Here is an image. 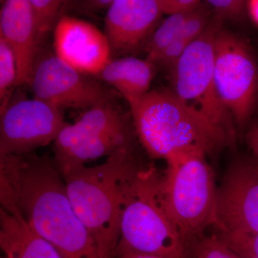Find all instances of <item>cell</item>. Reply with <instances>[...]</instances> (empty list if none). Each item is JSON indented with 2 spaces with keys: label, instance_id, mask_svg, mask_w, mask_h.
<instances>
[{
  "label": "cell",
  "instance_id": "d4e9b609",
  "mask_svg": "<svg viewBox=\"0 0 258 258\" xmlns=\"http://www.w3.org/2000/svg\"><path fill=\"white\" fill-rule=\"evenodd\" d=\"M112 258H161L157 256L141 253L122 247L118 244Z\"/></svg>",
  "mask_w": 258,
  "mask_h": 258
},
{
  "label": "cell",
  "instance_id": "3957f363",
  "mask_svg": "<svg viewBox=\"0 0 258 258\" xmlns=\"http://www.w3.org/2000/svg\"><path fill=\"white\" fill-rule=\"evenodd\" d=\"M128 103L136 134L155 159L166 160L176 152L194 149L211 155L235 142L188 109L171 89L152 90Z\"/></svg>",
  "mask_w": 258,
  "mask_h": 258
},
{
  "label": "cell",
  "instance_id": "ac0fdd59",
  "mask_svg": "<svg viewBox=\"0 0 258 258\" xmlns=\"http://www.w3.org/2000/svg\"><path fill=\"white\" fill-rule=\"evenodd\" d=\"M189 15H170L156 29L146 47L147 60L157 62L164 51L179 36Z\"/></svg>",
  "mask_w": 258,
  "mask_h": 258
},
{
  "label": "cell",
  "instance_id": "2e32d148",
  "mask_svg": "<svg viewBox=\"0 0 258 258\" xmlns=\"http://www.w3.org/2000/svg\"><path fill=\"white\" fill-rule=\"evenodd\" d=\"M155 72L156 64L150 61L127 56L111 59L98 76L129 101L150 91Z\"/></svg>",
  "mask_w": 258,
  "mask_h": 258
},
{
  "label": "cell",
  "instance_id": "8992f818",
  "mask_svg": "<svg viewBox=\"0 0 258 258\" xmlns=\"http://www.w3.org/2000/svg\"><path fill=\"white\" fill-rule=\"evenodd\" d=\"M221 22L214 18L208 28L170 68V89L188 109L235 139L233 118L215 86V40Z\"/></svg>",
  "mask_w": 258,
  "mask_h": 258
},
{
  "label": "cell",
  "instance_id": "83f0119b",
  "mask_svg": "<svg viewBox=\"0 0 258 258\" xmlns=\"http://www.w3.org/2000/svg\"><path fill=\"white\" fill-rule=\"evenodd\" d=\"M1 258H5V257H2Z\"/></svg>",
  "mask_w": 258,
  "mask_h": 258
},
{
  "label": "cell",
  "instance_id": "4fadbf2b",
  "mask_svg": "<svg viewBox=\"0 0 258 258\" xmlns=\"http://www.w3.org/2000/svg\"><path fill=\"white\" fill-rule=\"evenodd\" d=\"M132 138L101 134L75 123H66L54 142V164L62 178L98 158L131 148Z\"/></svg>",
  "mask_w": 258,
  "mask_h": 258
},
{
  "label": "cell",
  "instance_id": "9c48e42d",
  "mask_svg": "<svg viewBox=\"0 0 258 258\" xmlns=\"http://www.w3.org/2000/svg\"><path fill=\"white\" fill-rule=\"evenodd\" d=\"M61 112L36 98L10 99L1 111L0 157L30 154L55 142L66 123Z\"/></svg>",
  "mask_w": 258,
  "mask_h": 258
},
{
  "label": "cell",
  "instance_id": "e0dca14e",
  "mask_svg": "<svg viewBox=\"0 0 258 258\" xmlns=\"http://www.w3.org/2000/svg\"><path fill=\"white\" fill-rule=\"evenodd\" d=\"M37 43L42 51L49 33L55 30L62 16L64 1L60 0H29Z\"/></svg>",
  "mask_w": 258,
  "mask_h": 258
},
{
  "label": "cell",
  "instance_id": "4316f807",
  "mask_svg": "<svg viewBox=\"0 0 258 258\" xmlns=\"http://www.w3.org/2000/svg\"><path fill=\"white\" fill-rule=\"evenodd\" d=\"M247 9L250 18L258 26V0H250L247 2Z\"/></svg>",
  "mask_w": 258,
  "mask_h": 258
},
{
  "label": "cell",
  "instance_id": "277c9868",
  "mask_svg": "<svg viewBox=\"0 0 258 258\" xmlns=\"http://www.w3.org/2000/svg\"><path fill=\"white\" fill-rule=\"evenodd\" d=\"M160 181L154 168L139 171L123 209L118 244L161 258H187V242L168 215Z\"/></svg>",
  "mask_w": 258,
  "mask_h": 258
},
{
  "label": "cell",
  "instance_id": "ba28073f",
  "mask_svg": "<svg viewBox=\"0 0 258 258\" xmlns=\"http://www.w3.org/2000/svg\"><path fill=\"white\" fill-rule=\"evenodd\" d=\"M29 86L34 98L62 111L91 109L113 101V93L103 85L60 60L55 54L37 57Z\"/></svg>",
  "mask_w": 258,
  "mask_h": 258
},
{
  "label": "cell",
  "instance_id": "7c38bea8",
  "mask_svg": "<svg viewBox=\"0 0 258 258\" xmlns=\"http://www.w3.org/2000/svg\"><path fill=\"white\" fill-rule=\"evenodd\" d=\"M53 47L60 60L88 76H98L111 60L104 32L93 24L69 15H62L56 25Z\"/></svg>",
  "mask_w": 258,
  "mask_h": 258
},
{
  "label": "cell",
  "instance_id": "7402d4cb",
  "mask_svg": "<svg viewBox=\"0 0 258 258\" xmlns=\"http://www.w3.org/2000/svg\"><path fill=\"white\" fill-rule=\"evenodd\" d=\"M205 4L211 8L215 19L221 22L240 18L247 8V2L242 0H208Z\"/></svg>",
  "mask_w": 258,
  "mask_h": 258
},
{
  "label": "cell",
  "instance_id": "9a60e30c",
  "mask_svg": "<svg viewBox=\"0 0 258 258\" xmlns=\"http://www.w3.org/2000/svg\"><path fill=\"white\" fill-rule=\"evenodd\" d=\"M1 203L0 247L5 258H63L32 230L14 205Z\"/></svg>",
  "mask_w": 258,
  "mask_h": 258
},
{
  "label": "cell",
  "instance_id": "5b68a950",
  "mask_svg": "<svg viewBox=\"0 0 258 258\" xmlns=\"http://www.w3.org/2000/svg\"><path fill=\"white\" fill-rule=\"evenodd\" d=\"M206 156L195 149L176 152L161 175L164 206L186 240L215 225L217 187Z\"/></svg>",
  "mask_w": 258,
  "mask_h": 258
},
{
  "label": "cell",
  "instance_id": "cb8c5ba5",
  "mask_svg": "<svg viewBox=\"0 0 258 258\" xmlns=\"http://www.w3.org/2000/svg\"><path fill=\"white\" fill-rule=\"evenodd\" d=\"M113 0H83V1H64L67 9L76 10L81 13L94 14L109 9Z\"/></svg>",
  "mask_w": 258,
  "mask_h": 258
},
{
  "label": "cell",
  "instance_id": "7a4b0ae2",
  "mask_svg": "<svg viewBox=\"0 0 258 258\" xmlns=\"http://www.w3.org/2000/svg\"><path fill=\"white\" fill-rule=\"evenodd\" d=\"M140 169L132 148H127L107 157L101 165L82 166L63 178L71 205L102 258L113 257L119 243L123 209Z\"/></svg>",
  "mask_w": 258,
  "mask_h": 258
},
{
  "label": "cell",
  "instance_id": "603a6c76",
  "mask_svg": "<svg viewBox=\"0 0 258 258\" xmlns=\"http://www.w3.org/2000/svg\"><path fill=\"white\" fill-rule=\"evenodd\" d=\"M162 14L170 15H187L201 7L198 0H158Z\"/></svg>",
  "mask_w": 258,
  "mask_h": 258
},
{
  "label": "cell",
  "instance_id": "6da1fadb",
  "mask_svg": "<svg viewBox=\"0 0 258 258\" xmlns=\"http://www.w3.org/2000/svg\"><path fill=\"white\" fill-rule=\"evenodd\" d=\"M0 201L14 205L63 258H102L75 212L52 159L35 153L0 157Z\"/></svg>",
  "mask_w": 258,
  "mask_h": 258
},
{
  "label": "cell",
  "instance_id": "d6986e66",
  "mask_svg": "<svg viewBox=\"0 0 258 258\" xmlns=\"http://www.w3.org/2000/svg\"><path fill=\"white\" fill-rule=\"evenodd\" d=\"M191 258H242L220 239L218 235H201L186 240Z\"/></svg>",
  "mask_w": 258,
  "mask_h": 258
},
{
  "label": "cell",
  "instance_id": "484cf974",
  "mask_svg": "<svg viewBox=\"0 0 258 258\" xmlns=\"http://www.w3.org/2000/svg\"><path fill=\"white\" fill-rule=\"evenodd\" d=\"M246 142L254 155L258 158V123L252 125L246 135Z\"/></svg>",
  "mask_w": 258,
  "mask_h": 258
},
{
  "label": "cell",
  "instance_id": "8fae6325",
  "mask_svg": "<svg viewBox=\"0 0 258 258\" xmlns=\"http://www.w3.org/2000/svg\"><path fill=\"white\" fill-rule=\"evenodd\" d=\"M162 15L158 0H113L105 18L111 58L145 50Z\"/></svg>",
  "mask_w": 258,
  "mask_h": 258
},
{
  "label": "cell",
  "instance_id": "44dd1931",
  "mask_svg": "<svg viewBox=\"0 0 258 258\" xmlns=\"http://www.w3.org/2000/svg\"><path fill=\"white\" fill-rule=\"evenodd\" d=\"M219 237L242 258H258V233L219 232Z\"/></svg>",
  "mask_w": 258,
  "mask_h": 258
},
{
  "label": "cell",
  "instance_id": "30bf717a",
  "mask_svg": "<svg viewBox=\"0 0 258 258\" xmlns=\"http://www.w3.org/2000/svg\"><path fill=\"white\" fill-rule=\"evenodd\" d=\"M215 226L219 232L258 233V163L229 166L217 187Z\"/></svg>",
  "mask_w": 258,
  "mask_h": 258
},
{
  "label": "cell",
  "instance_id": "ffe728a7",
  "mask_svg": "<svg viewBox=\"0 0 258 258\" xmlns=\"http://www.w3.org/2000/svg\"><path fill=\"white\" fill-rule=\"evenodd\" d=\"M18 66L14 52L8 42L0 37V100L1 111L10 101L12 91L17 84Z\"/></svg>",
  "mask_w": 258,
  "mask_h": 258
},
{
  "label": "cell",
  "instance_id": "5bb4252c",
  "mask_svg": "<svg viewBox=\"0 0 258 258\" xmlns=\"http://www.w3.org/2000/svg\"><path fill=\"white\" fill-rule=\"evenodd\" d=\"M0 37L11 47L18 66L16 86L29 85L40 50L29 0L1 2Z\"/></svg>",
  "mask_w": 258,
  "mask_h": 258
},
{
  "label": "cell",
  "instance_id": "52a82bcc",
  "mask_svg": "<svg viewBox=\"0 0 258 258\" xmlns=\"http://www.w3.org/2000/svg\"><path fill=\"white\" fill-rule=\"evenodd\" d=\"M214 75L224 106L237 125L245 124L257 99V62L245 42L221 28L215 37Z\"/></svg>",
  "mask_w": 258,
  "mask_h": 258
}]
</instances>
